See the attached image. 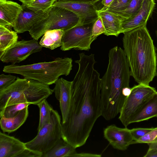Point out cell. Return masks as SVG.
<instances>
[{
  "label": "cell",
  "instance_id": "obj_1",
  "mask_svg": "<svg viewBox=\"0 0 157 157\" xmlns=\"http://www.w3.org/2000/svg\"><path fill=\"white\" fill-rule=\"evenodd\" d=\"M78 71L73 81L66 121L61 123L62 138L75 148L86 143L97 119L102 115L101 78L94 68V55L79 54Z\"/></svg>",
  "mask_w": 157,
  "mask_h": 157
},
{
  "label": "cell",
  "instance_id": "obj_2",
  "mask_svg": "<svg viewBox=\"0 0 157 157\" xmlns=\"http://www.w3.org/2000/svg\"><path fill=\"white\" fill-rule=\"evenodd\" d=\"M130 68L124 50L115 46L109 53L106 71L101 78L102 116L106 120L120 113L127 97L124 89L129 87Z\"/></svg>",
  "mask_w": 157,
  "mask_h": 157
},
{
  "label": "cell",
  "instance_id": "obj_3",
  "mask_svg": "<svg viewBox=\"0 0 157 157\" xmlns=\"http://www.w3.org/2000/svg\"><path fill=\"white\" fill-rule=\"evenodd\" d=\"M123 33L124 50L131 76L138 84L149 85L157 76V55L146 25Z\"/></svg>",
  "mask_w": 157,
  "mask_h": 157
},
{
  "label": "cell",
  "instance_id": "obj_4",
  "mask_svg": "<svg viewBox=\"0 0 157 157\" xmlns=\"http://www.w3.org/2000/svg\"><path fill=\"white\" fill-rule=\"evenodd\" d=\"M72 63L71 58L57 57L49 62L5 66L3 71L20 75L27 79L36 80L49 85L55 83L60 76L68 75L72 69Z\"/></svg>",
  "mask_w": 157,
  "mask_h": 157
},
{
  "label": "cell",
  "instance_id": "obj_5",
  "mask_svg": "<svg viewBox=\"0 0 157 157\" xmlns=\"http://www.w3.org/2000/svg\"><path fill=\"white\" fill-rule=\"evenodd\" d=\"M81 23L80 17L74 12L53 6L49 10L48 17L34 25L29 32L33 39L38 40L48 31L61 30L65 31Z\"/></svg>",
  "mask_w": 157,
  "mask_h": 157
},
{
  "label": "cell",
  "instance_id": "obj_6",
  "mask_svg": "<svg viewBox=\"0 0 157 157\" xmlns=\"http://www.w3.org/2000/svg\"><path fill=\"white\" fill-rule=\"evenodd\" d=\"M61 138L60 117L57 111L53 109L49 122L38 131L34 138L25 144L27 148L43 154L50 150Z\"/></svg>",
  "mask_w": 157,
  "mask_h": 157
},
{
  "label": "cell",
  "instance_id": "obj_7",
  "mask_svg": "<svg viewBox=\"0 0 157 157\" xmlns=\"http://www.w3.org/2000/svg\"><path fill=\"white\" fill-rule=\"evenodd\" d=\"M157 93L149 85L139 84L131 88L120 113L119 119L125 127L131 124L133 118L144 104Z\"/></svg>",
  "mask_w": 157,
  "mask_h": 157
},
{
  "label": "cell",
  "instance_id": "obj_8",
  "mask_svg": "<svg viewBox=\"0 0 157 157\" xmlns=\"http://www.w3.org/2000/svg\"><path fill=\"white\" fill-rule=\"evenodd\" d=\"M95 21L80 24L64 31L60 49L63 51L72 49L89 50L91 43L95 40L92 37V33Z\"/></svg>",
  "mask_w": 157,
  "mask_h": 157
},
{
  "label": "cell",
  "instance_id": "obj_9",
  "mask_svg": "<svg viewBox=\"0 0 157 157\" xmlns=\"http://www.w3.org/2000/svg\"><path fill=\"white\" fill-rule=\"evenodd\" d=\"M43 47L36 40H22L0 53V59L4 63L15 64L27 59L31 55L40 51Z\"/></svg>",
  "mask_w": 157,
  "mask_h": 157
},
{
  "label": "cell",
  "instance_id": "obj_10",
  "mask_svg": "<svg viewBox=\"0 0 157 157\" xmlns=\"http://www.w3.org/2000/svg\"><path fill=\"white\" fill-rule=\"evenodd\" d=\"M29 86L28 79L17 77L11 85L0 90V111L10 105L28 103L25 90Z\"/></svg>",
  "mask_w": 157,
  "mask_h": 157
},
{
  "label": "cell",
  "instance_id": "obj_11",
  "mask_svg": "<svg viewBox=\"0 0 157 157\" xmlns=\"http://www.w3.org/2000/svg\"><path fill=\"white\" fill-rule=\"evenodd\" d=\"M104 138L114 149L126 150L134 141L130 129L127 127L120 128L115 124L107 126L103 131Z\"/></svg>",
  "mask_w": 157,
  "mask_h": 157
},
{
  "label": "cell",
  "instance_id": "obj_12",
  "mask_svg": "<svg viewBox=\"0 0 157 157\" xmlns=\"http://www.w3.org/2000/svg\"><path fill=\"white\" fill-rule=\"evenodd\" d=\"M53 6L65 8L76 13L80 17L82 24L91 22L99 17L98 10L91 3L64 2L58 0Z\"/></svg>",
  "mask_w": 157,
  "mask_h": 157
},
{
  "label": "cell",
  "instance_id": "obj_13",
  "mask_svg": "<svg viewBox=\"0 0 157 157\" xmlns=\"http://www.w3.org/2000/svg\"><path fill=\"white\" fill-rule=\"evenodd\" d=\"M23 9L19 14L13 28L18 33L29 31L35 25L46 18L48 11H35L22 5Z\"/></svg>",
  "mask_w": 157,
  "mask_h": 157
},
{
  "label": "cell",
  "instance_id": "obj_14",
  "mask_svg": "<svg viewBox=\"0 0 157 157\" xmlns=\"http://www.w3.org/2000/svg\"><path fill=\"white\" fill-rule=\"evenodd\" d=\"M154 0H144L139 11L135 15L122 20L120 33H123L146 25L155 6Z\"/></svg>",
  "mask_w": 157,
  "mask_h": 157
},
{
  "label": "cell",
  "instance_id": "obj_15",
  "mask_svg": "<svg viewBox=\"0 0 157 157\" xmlns=\"http://www.w3.org/2000/svg\"><path fill=\"white\" fill-rule=\"evenodd\" d=\"M55 84L53 92L59 102L62 116L61 123H64L67 121L70 106L72 81L61 78Z\"/></svg>",
  "mask_w": 157,
  "mask_h": 157
},
{
  "label": "cell",
  "instance_id": "obj_16",
  "mask_svg": "<svg viewBox=\"0 0 157 157\" xmlns=\"http://www.w3.org/2000/svg\"><path fill=\"white\" fill-rule=\"evenodd\" d=\"M26 148L25 143L0 132V157H19Z\"/></svg>",
  "mask_w": 157,
  "mask_h": 157
},
{
  "label": "cell",
  "instance_id": "obj_17",
  "mask_svg": "<svg viewBox=\"0 0 157 157\" xmlns=\"http://www.w3.org/2000/svg\"><path fill=\"white\" fill-rule=\"evenodd\" d=\"M22 9V6L16 2L0 0V25L13 27Z\"/></svg>",
  "mask_w": 157,
  "mask_h": 157
},
{
  "label": "cell",
  "instance_id": "obj_18",
  "mask_svg": "<svg viewBox=\"0 0 157 157\" xmlns=\"http://www.w3.org/2000/svg\"><path fill=\"white\" fill-rule=\"evenodd\" d=\"M99 17L102 21L105 29L104 34L117 36L120 34L122 19L118 15L106 10L98 11Z\"/></svg>",
  "mask_w": 157,
  "mask_h": 157
},
{
  "label": "cell",
  "instance_id": "obj_19",
  "mask_svg": "<svg viewBox=\"0 0 157 157\" xmlns=\"http://www.w3.org/2000/svg\"><path fill=\"white\" fill-rule=\"evenodd\" d=\"M28 107L21 111L13 117H0V126L4 132L9 133L13 132L19 128L25 121L28 115Z\"/></svg>",
  "mask_w": 157,
  "mask_h": 157
},
{
  "label": "cell",
  "instance_id": "obj_20",
  "mask_svg": "<svg viewBox=\"0 0 157 157\" xmlns=\"http://www.w3.org/2000/svg\"><path fill=\"white\" fill-rule=\"evenodd\" d=\"M157 117V93L148 100L134 116L131 124Z\"/></svg>",
  "mask_w": 157,
  "mask_h": 157
},
{
  "label": "cell",
  "instance_id": "obj_21",
  "mask_svg": "<svg viewBox=\"0 0 157 157\" xmlns=\"http://www.w3.org/2000/svg\"><path fill=\"white\" fill-rule=\"evenodd\" d=\"M76 148L61 138L42 157H72L77 153Z\"/></svg>",
  "mask_w": 157,
  "mask_h": 157
},
{
  "label": "cell",
  "instance_id": "obj_22",
  "mask_svg": "<svg viewBox=\"0 0 157 157\" xmlns=\"http://www.w3.org/2000/svg\"><path fill=\"white\" fill-rule=\"evenodd\" d=\"M64 31L54 30L46 32L43 35L40 44L43 47L52 50L61 46Z\"/></svg>",
  "mask_w": 157,
  "mask_h": 157
},
{
  "label": "cell",
  "instance_id": "obj_23",
  "mask_svg": "<svg viewBox=\"0 0 157 157\" xmlns=\"http://www.w3.org/2000/svg\"><path fill=\"white\" fill-rule=\"evenodd\" d=\"M17 33L8 27L0 25V53L13 46L17 41Z\"/></svg>",
  "mask_w": 157,
  "mask_h": 157
},
{
  "label": "cell",
  "instance_id": "obj_24",
  "mask_svg": "<svg viewBox=\"0 0 157 157\" xmlns=\"http://www.w3.org/2000/svg\"><path fill=\"white\" fill-rule=\"evenodd\" d=\"M37 105L40 111V119L37 131L49 121L52 110V107L48 103L46 99H44Z\"/></svg>",
  "mask_w": 157,
  "mask_h": 157
},
{
  "label": "cell",
  "instance_id": "obj_25",
  "mask_svg": "<svg viewBox=\"0 0 157 157\" xmlns=\"http://www.w3.org/2000/svg\"><path fill=\"white\" fill-rule=\"evenodd\" d=\"M144 0H131L126 9L118 15L122 20L129 18L136 14L140 10Z\"/></svg>",
  "mask_w": 157,
  "mask_h": 157
},
{
  "label": "cell",
  "instance_id": "obj_26",
  "mask_svg": "<svg viewBox=\"0 0 157 157\" xmlns=\"http://www.w3.org/2000/svg\"><path fill=\"white\" fill-rule=\"evenodd\" d=\"M58 0H35L30 3L23 5L28 8L35 11H48Z\"/></svg>",
  "mask_w": 157,
  "mask_h": 157
},
{
  "label": "cell",
  "instance_id": "obj_27",
  "mask_svg": "<svg viewBox=\"0 0 157 157\" xmlns=\"http://www.w3.org/2000/svg\"><path fill=\"white\" fill-rule=\"evenodd\" d=\"M29 103H19L8 106L0 111V117H13L17 115L21 111L28 106Z\"/></svg>",
  "mask_w": 157,
  "mask_h": 157
},
{
  "label": "cell",
  "instance_id": "obj_28",
  "mask_svg": "<svg viewBox=\"0 0 157 157\" xmlns=\"http://www.w3.org/2000/svg\"><path fill=\"white\" fill-rule=\"evenodd\" d=\"M131 0H114L110 6L104 10L118 15L126 9Z\"/></svg>",
  "mask_w": 157,
  "mask_h": 157
},
{
  "label": "cell",
  "instance_id": "obj_29",
  "mask_svg": "<svg viewBox=\"0 0 157 157\" xmlns=\"http://www.w3.org/2000/svg\"><path fill=\"white\" fill-rule=\"evenodd\" d=\"M157 142V127L153 128L136 141H133L132 144L146 143L147 144Z\"/></svg>",
  "mask_w": 157,
  "mask_h": 157
},
{
  "label": "cell",
  "instance_id": "obj_30",
  "mask_svg": "<svg viewBox=\"0 0 157 157\" xmlns=\"http://www.w3.org/2000/svg\"><path fill=\"white\" fill-rule=\"evenodd\" d=\"M105 29L101 18L99 17L94 22L92 31V37L96 39L98 36L104 34Z\"/></svg>",
  "mask_w": 157,
  "mask_h": 157
},
{
  "label": "cell",
  "instance_id": "obj_31",
  "mask_svg": "<svg viewBox=\"0 0 157 157\" xmlns=\"http://www.w3.org/2000/svg\"><path fill=\"white\" fill-rule=\"evenodd\" d=\"M16 77L10 74L6 75L2 74L0 75V90L10 86L15 81Z\"/></svg>",
  "mask_w": 157,
  "mask_h": 157
},
{
  "label": "cell",
  "instance_id": "obj_32",
  "mask_svg": "<svg viewBox=\"0 0 157 157\" xmlns=\"http://www.w3.org/2000/svg\"><path fill=\"white\" fill-rule=\"evenodd\" d=\"M153 128H136L130 129L134 141H136Z\"/></svg>",
  "mask_w": 157,
  "mask_h": 157
},
{
  "label": "cell",
  "instance_id": "obj_33",
  "mask_svg": "<svg viewBox=\"0 0 157 157\" xmlns=\"http://www.w3.org/2000/svg\"><path fill=\"white\" fill-rule=\"evenodd\" d=\"M149 148L144 157H157V142L148 144Z\"/></svg>",
  "mask_w": 157,
  "mask_h": 157
},
{
  "label": "cell",
  "instance_id": "obj_34",
  "mask_svg": "<svg viewBox=\"0 0 157 157\" xmlns=\"http://www.w3.org/2000/svg\"><path fill=\"white\" fill-rule=\"evenodd\" d=\"M100 154H94L88 153H76L74 154L72 157H100Z\"/></svg>",
  "mask_w": 157,
  "mask_h": 157
},
{
  "label": "cell",
  "instance_id": "obj_35",
  "mask_svg": "<svg viewBox=\"0 0 157 157\" xmlns=\"http://www.w3.org/2000/svg\"><path fill=\"white\" fill-rule=\"evenodd\" d=\"M64 2H76L80 3H91L94 5L99 0H58Z\"/></svg>",
  "mask_w": 157,
  "mask_h": 157
},
{
  "label": "cell",
  "instance_id": "obj_36",
  "mask_svg": "<svg viewBox=\"0 0 157 157\" xmlns=\"http://www.w3.org/2000/svg\"><path fill=\"white\" fill-rule=\"evenodd\" d=\"M113 1L114 0H103L102 2L103 8L100 11L105 10L110 6Z\"/></svg>",
  "mask_w": 157,
  "mask_h": 157
},
{
  "label": "cell",
  "instance_id": "obj_37",
  "mask_svg": "<svg viewBox=\"0 0 157 157\" xmlns=\"http://www.w3.org/2000/svg\"><path fill=\"white\" fill-rule=\"evenodd\" d=\"M103 0H99V1L94 5L96 7L98 11L101 10L103 8L102 2Z\"/></svg>",
  "mask_w": 157,
  "mask_h": 157
},
{
  "label": "cell",
  "instance_id": "obj_38",
  "mask_svg": "<svg viewBox=\"0 0 157 157\" xmlns=\"http://www.w3.org/2000/svg\"><path fill=\"white\" fill-rule=\"evenodd\" d=\"M22 3L23 5H26L34 1L35 0H18Z\"/></svg>",
  "mask_w": 157,
  "mask_h": 157
},
{
  "label": "cell",
  "instance_id": "obj_39",
  "mask_svg": "<svg viewBox=\"0 0 157 157\" xmlns=\"http://www.w3.org/2000/svg\"><path fill=\"white\" fill-rule=\"evenodd\" d=\"M156 35L157 37V32H156Z\"/></svg>",
  "mask_w": 157,
  "mask_h": 157
}]
</instances>
